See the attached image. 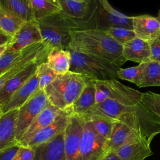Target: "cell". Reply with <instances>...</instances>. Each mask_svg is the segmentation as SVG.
I'll return each mask as SVG.
<instances>
[{
    "mask_svg": "<svg viewBox=\"0 0 160 160\" xmlns=\"http://www.w3.org/2000/svg\"><path fill=\"white\" fill-rule=\"evenodd\" d=\"M70 32L68 49L119 67L127 61L123 56V45L106 31L97 29H74Z\"/></svg>",
    "mask_w": 160,
    "mask_h": 160,
    "instance_id": "7a4b0ae2",
    "label": "cell"
},
{
    "mask_svg": "<svg viewBox=\"0 0 160 160\" xmlns=\"http://www.w3.org/2000/svg\"><path fill=\"white\" fill-rule=\"evenodd\" d=\"M34 19L38 21L62 12L58 0H30Z\"/></svg>",
    "mask_w": 160,
    "mask_h": 160,
    "instance_id": "83f0119b",
    "label": "cell"
},
{
    "mask_svg": "<svg viewBox=\"0 0 160 160\" xmlns=\"http://www.w3.org/2000/svg\"><path fill=\"white\" fill-rule=\"evenodd\" d=\"M49 103L44 90L39 89L18 109L16 125V138L18 142L31 122Z\"/></svg>",
    "mask_w": 160,
    "mask_h": 160,
    "instance_id": "ba28073f",
    "label": "cell"
},
{
    "mask_svg": "<svg viewBox=\"0 0 160 160\" xmlns=\"http://www.w3.org/2000/svg\"><path fill=\"white\" fill-rule=\"evenodd\" d=\"M32 148L35 152L34 160H66L64 148V132L51 141Z\"/></svg>",
    "mask_w": 160,
    "mask_h": 160,
    "instance_id": "ffe728a7",
    "label": "cell"
},
{
    "mask_svg": "<svg viewBox=\"0 0 160 160\" xmlns=\"http://www.w3.org/2000/svg\"><path fill=\"white\" fill-rule=\"evenodd\" d=\"M0 6L24 22L34 20L30 0H0Z\"/></svg>",
    "mask_w": 160,
    "mask_h": 160,
    "instance_id": "484cf974",
    "label": "cell"
},
{
    "mask_svg": "<svg viewBox=\"0 0 160 160\" xmlns=\"http://www.w3.org/2000/svg\"><path fill=\"white\" fill-rule=\"evenodd\" d=\"M148 64V62H145L131 68H121L118 71V79L128 81L139 87L145 76Z\"/></svg>",
    "mask_w": 160,
    "mask_h": 160,
    "instance_id": "f546056e",
    "label": "cell"
},
{
    "mask_svg": "<svg viewBox=\"0 0 160 160\" xmlns=\"http://www.w3.org/2000/svg\"><path fill=\"white\" fill-rule=\"evenodd\" d=\"M132 29L136 38L149 42L160 34V22L148 14L132 16Z\"/></svg>",
    "mask_w": 160,
    "mask_h": 160,
    "instance_id": "d6986e66",
    "label": "cell"
},
{
    "mask_svg": "<svg viewBox=\"0 0 160 160\" xmlns=\"http://www.w3.org/2000/svg\"><path fill=\"white\" fill-rule=\"evenodd\" d=\"M72 1H76V2H83L85 0H72Z\"/></svg>",
    "mask_w": 160,
    "mask_h": 160,
    "instance_id": "ee69618b",
    "label": "cell"
},
{
    "mask_svg": "<svg viewBox=\"0 0 160 160\" xmlns=\"http://www.w3.org/2000/svg\"><path fill=\"white\" fill-rule=\"evenodd\" d=\"M149 42L151 51V61H160V34L156 38Z\"/></svg>",
    "mask_w": 160,
    "mask_h": 160,
    "instance_id": "8d00e7d4",
    "label": "cell"
},
{
    "mask_svg": "<svg viewBox=\"0 0 160 160\" xmlns=\"http://www.w3.org/2000/svg\"><path fill=\"white\" fill-rule=\"evenodd\" d=\"M95 104V80L90 79L86 83L78 99L68 109L72 114L82 116L88 112Z\"/></svg>",
    "mask_w": 160,
    "mask_h": 160,
    "instance_id": "603a6c76",
    "label": "cell"
},
{
    "mask_svg": "<svg viewBox=\"0 0 160 160\" xmlns=\"http://www.w3.org/2000/svg\"><path fill=\"white\" fill-rule=\"evenodd\" d=\"M89 111L101 113L126 124L149 144L160 133V119L141 102L134 106H126L108 99L95 104Z\"/></svg>",
    "mask_w": 160,
    "mask_h": 160,
    "instance_id": "6da1fadb",
    "label": "cell"
},
{
    "mask_svg": "<svg viewBox=\"0 0 160 160\" xmlns=\"http://www.w3.org/2000/svg\"><path fill=\"white\" fill-rule=\"evenodd\" d=\"M105 31L115 41L122 45L136 38L133 29L124 27H112Z\"/></svg>",
    "mask_w": 160,
    "mask_h": 160,
    "instance_id": "836d02e7",
    "label": "cell"
},
{
    "mask_svg": "<svg viewBox=\"0 0 160 160\" xmlns=\"http://www.w3.org/2000/svg\"><path fill=\"white\" fill-rule=\"evenodd\" d=\"M140 102L160 119V94L151 91L143 92Z\"/></svg>",
    "mask_w": 160,
    "mask_h": 160,
    "instance_id": "d6a6232c",
    "label": "cell"
},
{
    "mask_svg": "<svg viewBox=\"0 0 160 160\" xmlns=\"http://www.w3.org/2000/svg\"><path fill=\"white\" fill-rule=\"evenodd\" d=\"M156 19H158V21L160 22V10L159 11V12H158V16L156 17Z\"/></svg>",
    "mask_w": 160,
    "mask_h": 160,
    "instance_id": "b9f144b4",
    "label": "cell"
},
{
    "mask_svg": "<svg viewBox=\"0 0 160 160\" xmlns=\"http://www.w3.org/2000/svg\"><path fill=\"white\" fill-rule=\"evenodd\" d=\"M89 78L68 71L58 77L44 89L49 102L61 110L69 108L78 99Z\"/></svg>",
    "mask_w": 160,
    "mask_h": 160,
    "instance_id": "3957f363",
    "label": "cell"
},
{
    "mask_svg": "<svg viewBox=\"0 0 160 160\" xmlns=\"http://www.w3.org/2000/svg\"><path fill=\"white\" fill-rule=\"evenodd\" d=\"M48 51L49 50L42 42L36 43L24 48L13 64L0 76V91L8 80L31 63L39 62L44 58H46Z\"/></svg>",
    "mask_w": 160,
    "mask_h": 160,
    "instance_id": "30bf717a",
    "label": "cell"
},
{
    "mask_svg": "<svg viewBox=\"0 0 160 160\" xmlns=\"http://www.w3.org/2000/svg\"><path fill=\"white\" fill-rule=\"evenodd\" d=\"M141 141L145 140L137 132L126 124L116 121L114 124L111 137L107 143V153L114 152L124 145Z\"/></svg>",
    "mask_w": 160,
    "mask_h": 160,
    "instance_id": "9a60e30c",
    "label": "cell"
},
{
    "mask_svg": "<svg viewBox=\"0 0 160 160\" xmlns=\"http://www.w3.org/2000/svg\"><path fill=\"white\" fill-rule=\"evenodd\" d=\"M22 52V50L13 52H5L1 56L0 58V76L13 64Z\"/></svg>",
    "mask_w": 160,
    "mask_h": 160,
    "instance_id": "e575fe53",
    "label": "cell"
},
{
    "mask_svg": "<svg viewBox=\"0 0 160 160\" xmlns=\"http://www.w3.org/2000/svg\"><path fill=\"white\" fill-rule=\"evenodd\" d=\"M132 29V16H128L114 9L108 0H95V8L88 29L106 31L112 27Z\"/></svg>",
    "mask_w": 160,
    "mask_h": 160,
    "instance_id": "52a82bcc",
    "label": "cell"
},
{
    "mask_svg": "<svg viewBox=\"0 0 160 160\" xmlns=\"http://www.w3.org/2000/svg\"><path fill=\"white\" fill-rule=\"evenodd\" d=\"M7 47H8V44H4V45H2L0 46V58L6 51Z\"/></svg>",
    "mask_w": 160,
    "mask_h": 160,
    "instance_id": "60d3db41",
    "label": "cell"
},
{
    "mask_svg": "<svg viewBox=\"0 0 160 160\" xmlns=\"http://www.w3.org/2000/svg\"><path fill=\"white\" fill-rule=\"evenodd\" d=\"M101 160H121L115 152H109Z\"/></svg>",
    "mask_w": 160,
    "mask_h": 160,
    "instance_id": "ab89813d",
    "label": "cell"
},
{
    "mask_svg": "<svg viewBox=\"0 0 160 160\" xmlns=\"http://www.w3.org/2000/svg\"><path fill=\"white\" fill-rule=\"evenodd\" d=\"M71 114L69 109L62 110L52 122L34 134L25 146L34 147L52 141L64 131Z\"/></svg>",
    "mask_w": 160,
    "mask_h": 160,
    "instance_id": "5bb4252c",
    "label": "cell"
},
{
    "mask_svg": "<svg viewBox=\"0 0 160 160\" xmlns=\"http://www.w3.org/2000/svg\"><path fill=\"white\" fill-rule=\"evenodd\" d=\"M42 42V38L36 21L25 22L11 38L5 52L21 51L32 44Z\"/></svg>",
    "mask_w": 160,
    "mask_h": 160,
    "instance_id": "7c38bea8",
    "label": "cell"
},
{
    "mask_svg": "<svg viewBox=\"0 0 160 160\" xmlns=\"http://www.w3.org/2000/svg\"><path fill=\"white\" fill-rule=\"evenodd\" d=\"M39 62H33L31 63L6 82L0 91V104L2 106L36 73Z\"/></svg>",
    "mask_w": 160,
    "mask_h": 160,
    "instance_id": "44dd1931",
    "label": "cell"
},
{
    "mask_svg": "<svg viewBox=\"0 0 160 160\" xmlns=\"http://www.w3.org/2000/svg\"><path fill=\"white\" fill-rule=\"evenodd\" d=\"M150 144L141 141L121 146L114 152L121 160H144L152 154Z\"/></svg>",
    "mask_w": 160,
    "mask_h": 160,
    "instance_id": "cb8c5ba5",
    "label": "cell"
},
{
    "mask_svg": "<svg viewBox=\"0 0 160 160\" xmlns=\"http://www.w3.org/2000/svg\"><path fill=\"white\" fill-rule=\"evenodd\" d=\"M39 89V78L36 72L2 106V113L19 109Z\"/></svg>",
    "mask_w": 160,
    "mask_h": 160,
    "instance_id": "ac0fdd59",
    "label": "cell"
},
{
    "mask_svg": "<svg viewBox=\"0 0 160 160\" xmlns=\"http://www.w3.org/2000/svg\"><path fill=\"white\" fill-rule=\"evenodd\" d=\"M34 149L32 147L20 146L15 157L12 160H34Z\"/></svg>",
    "mask_w": 160,
    "mask_h": 160,
    "instance_id": "d590c367",
    "label": "cell"
},
{
    "mask_svg": "<svg viewBox=\"0 0 160 160\" xmlns=\"http://www.w3.org/2000/svg\"><path fill=\"white\" fill-rule=\"evenodd\" d=\"M19 144H16L11 148L0 152V160H12L15 157L19 148Z\"/></svg>",
    "mask_w": 160,
    "mask_h": 160,
    "instance_id": "74e56055",
    "label": "cell"
},
{
    "mask_svg": "<svg viewBox=\"0 0 160 160\" xmlns=\"http://www.w3.org/2000/svg\"><path fill=\"white\" fill-rule=\"evenodd\" d=\"M24 21L0 6V31L12 38Z\"/></svg>",
    "mask_w": 160,
    "mask_h": 160,
    "instance_id": "f1b7e54d",
    "label": "cell"
},
{
    "mask_svg": "<svg viewBox=\"0 0 160 160\" xmlns=\"http://www.w3.org/2000/svg\"><path fill=\"white\" fill-rule=\"evenodd\" d=\"M70 51L71 55L70 71L83 74L94 80L118 79V71L121 67L84 54L71 50Z\"/></svg>",
    "mask_w": 160,
    "mask_h": 160,
    "instance_id": "5b68a950",
    "label": "cell"
},
{
    "mask_svg": "<svg viewBox=\"0 0 160 160\" xmlns=\"http://www.w3.org/2000/svg\"><path fill=\"white\" fill-rule=\"evenodd\" d=\"M160 86V61H151L148 62L145 76L139 88Z\"/></svg>",
    "mask_w": 160,
    "mask_h": 160,
    "instance_id": "4dcf8cb0",
    "label": "cell"
},
{
    "mask_svg": "<svg viewBox=\"0 0 160 160\" xmlns=\"http://www.w3.org/2000/svg\"><path fill=\"white\" fill-rule=\"evenodd\" d=\"M2 114V105L0 104V116Z\"/></svg>",
    "mask_w": 160,
    "mask_h": 160,
    "instance_id": "7bdbcfd3",
    "label": "cell"
},
{
    "mask_svg": "<svg viewBox=\"0 0 160 160\" xmlns=\"http://www.w3.org/2000/svg\"><path fill=\"white\" fill-rule=\"evenodd\" d=\"M96 104L110 99L126 106H134L140 102L142 93L125 86L116 79L95 80Z\"/></svg>",
    "mask_w": 160,
    "mask_h": 160,
    "instance_id": "8992f818",
    "label": "cell"
},
{
    "mask_svg": "<svg viewBox=\"0 0 160 160\" xmlns=\"http://www.w3.org/2000/svg\"><path fill=\"white\" fill-rule=\"evenodd\" d=\"M36 22L42 38V43L49 51L53 48L68 49L71 42V30L79 29L76 21L62 12Z\"/></svg>",
    "mask_w": 160,
    "mask_h": 160,
    "instance_id": "277c9868",
    "label": "cell"
},
{
    "mask_svg": "<svg viewBox=\"0 0 160 160\" xmlns=\"http://www.w3.org/2000/svg\"><path fill=\"white\" fill-rule=\"evenodd\" d=\"M123 56L126 61L138 64L149 62L151 61V51L149 42L138 38L123 44Z\"/></svg>",
    "mask_w": 160,
    "mask_h": 160,
    "instance_id": "7402d4cb",
    "label": "cell"
},
{
    "mask_svg": "<svg viewBox=\"0 0 160 160\" xmlns=\"http://www.w3.org/2000/svg\"><path fill=\"white\" fill-rule=\"evenodd\" d=\"M82 117L84 119H89L100 135L107 141H109L114 124L116 121L101 113L90 111L86 112Z\"/></svg>",
    "mask_w": 160,
    "mask_h": 160,
    "instance_id": "4316f807",
    "label": "cell"
},
{
    "mask_svg": "<svg viewBox=\"0 0 160 160\" xmlns=\"http://www.w3.org/2000/svg\"><path fill=\"white\" fill-rule=\"evenodd\" d=\"M84 119L71 114L64 131V148L66 160H80V144Z\"/></svg>",
    "mask_w": 160,
    "mask_h": 160,
    "instance_id": "8fae6325",
    "label": "cell"
},
{
    "mask_svg": "<svg viewBox=\"0 0 160 160\" xmlns=\"http://www.w3.org/2000/svg\"><path fill=\"white\" fill-rule=\"evenodd\" d=\"M18 109L0 116V152L18 144L16 138V125Z\"/></svg>",
    "mask_w": 160,
    "mask_h": 160,
    "instance_id": "e0dca14e",
    "label": "cell"
},
{
    "mask_svg": "<svg viewBox=\"0 0 160 160\" xmlns=\"http://www.w3.org/2000/svg\"><path fill=\"white\" fill-rule=\"evenodd\" d=\"M84 119L80 160H101L107 153L108 141L97 131L89 119Z\"/></svg>",
    "mask_w": 160,
    "mask_h": 160,
    "instance_id": "9c48e42d",
    "label": "cell"
},
{
    "mask_svg": "<svg viewBox=\"0 0 160 160\" xmlns=\"http://www.w3.org/2000/svg\"><path fill=\"white\" fill-rule=\"evenodd\" d=\"M62 12L74 19L79 25V29H88L95 8V0H85L76 2L72 0H58Z\"/></svg>",
    "mask_w": 160,
    "mask_h": 160,
    "instance_id": "4fadbf2b",
    "label": "cell"
},
{
    "mask_svg": "<svg viewBox=\"0 0 160 160\" xmlns=\"http://www.w3.org/2000/svg\"><path fill=\"white\" fill-rule=\"evenodd\" d=\"M71 61V51L68 49L53 48L48 51L46 56L48 64L59 74L69 71Z\"/></svg>",
    "mask_w": 160,
    "mask_h": 160,
    "instance_id": "d4e9b609",
    "label": "cell"
},
{
    "mask_svg": "<svg viewBox=\"0 0 160 160\" xmlns=\"http://www.w3.org/2000/svg\"><path fill=\"white\" fill-rule=\"evenodd\" d=\"M11 39V38L0 31V46L6 44H8Z\"/></svg>",
    "mask_w": 160,
    "mask_h": 160,
    "instance_id": "f35d334b",
    "label": "cell"
},
{
    "mask_svg": "<svg viewBox=\"0 0 160 160\" xmlns=\"http://www.w3.org/2000/svg\"><path fill=\"white\" fill-rule=\"evenodd\" d=\"M36 72L39 78L40 89H44L47 86L51 84L59 75L46 62L39 63L37 67Z\"/></svg>",
    "mask_w": 160,
    "mask_h": 160,
    "instance_id": "1f68e13d",
    "label": "cell"
},
{
    "mask_svg": "<svg viewBox=\"0 0 160 160\" xmlns=\"http://www.w3.org/2000/svg\"><path fill=\"white\" fill-rule=\"evenodd\" d=\"M62 111L49 102L28 127L19 141V145L25 146L34 134L52 122Z\"/></svg>",
    "mask_w": 160,
    "mask_h": 160,
    "instance_id": "2e32d148",
    "label": "cell"
}]
</instances>
